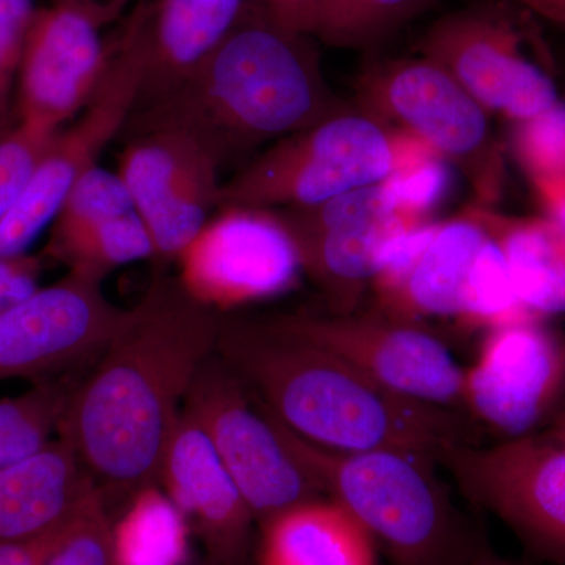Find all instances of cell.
Returning <instances> with one entry per match:
<instances>
[{
    "label": "cell",
    "instance_id": "cell-1",
    "mask_svg": "<svg viewBox=\"0 0 565 565\" xmlns=\"http://www.w3.org/2000/svg\"><path fill=\"white\" fill-rule=\"evenodd\" d=\"M221 316L159 266L120 332L74 386L57 437L79 457L111 515L158 484L185 396L215 352Z\"/></svg>",
    "mask_w": 565,
    "mask_h": 565
},
{
    "label": "cell",
    "instance_id": "cell-2",
    "mask_svg": "<svg viewBox=\"0 0 565 565\" xmlns=\"http://www.w3.org/2000/svg\"><path fill=\"white\" fill-rule=\"evenodd\" d=\"M215 352L264 407L323 448L392 449L438 462L451 445L481 444L479 424L465 412L393 392L264 318L222 315Z\"/></svg>",
    "mask_w": 565,
    "mask_h": 565
},
{
    "label": "cell",
    "instance_id": "cell-3",
    "mask_svg": "<svg viewBox=\"0 0 565 565\" xmlns=\"http://www.w3.org/2000/svg\"><path fill=\"white\" fill-rule=\"evenodd\" d=\"M292 36L278 24L230 32L177 90L134 111L128 137L177 129L223 166L344 111L318 63Z\"/></svg>",
    "mask_w": 565,
    "mask_h": 565
},
{
    "label": "cell",
    "instance_id": "cell-4",
    "mask_svg": "<svg viewBox=\"0 0 565 565\" xmlns=\"http://www.w3.org/2000/svg\"><path fill=\"white\" fill-rule=\"evenodd\" d=\"M258 404L321 493L355 516L393 565H471L489 544L484 523L457 508L433 457L323 448Z\"/></svg>",
    "mask_w": 565,
    "mask_h": 565
},
{
    "label": "cell",
    "instance_id": "cell-5",
    "mask_svg": "<svg viewBox=\"0 0 565 565\" xmlns=\"http://www.w3.org/2000/svg\"><path fill=\"white\" fill-rule=\"evenodd\" d=\"M397 136L364 111H340L278 140L221 185L218 207L299 210L385 181Z\"/></svg>",
    "mask_w": 565,
    "mask_h": 565
},
{
    "label": "cell",
    "instance_id": "cell-6",
    "mask_svg": "<svg viewBox=\"0 0 565 565\" xmlns=\"http://www.w3.org/2000/svg\"><path fill=\"white\" fill-rule=\"evenodd\" d=\"M364 114L401 126L455 163L475 189L479 207L489 210L503 184V158L490 131L486 109L430 58L397 61L363 76Z\"/></svg>",
    "mask_w": 565,
    "mask_h": 565
},
{
    "label": "cell",
    "instance_id": "cell-7",
    "mask_svg": "<svg viewBox=\"0 0 565 565\" xmlns=\"http://www.w3.org/2000/svg\"><path fill=\"white\" fill-rule=\"evenodd\" d=\"M438 465L463 497L500 519L527 555L565 565V446L539 433L449 446Z\"/></svg>",
    "mask_w": 565,
    "mask_h": 565
},
{
    "label": "cell",
    "instance_id": "cell-8",
    "mask_svg": "<svg viewBox=\"0 0 565 565\" xmlns=\"http://www.w3.org/2000/svg\"><path fill=\"white\" fill-rule=\"evenodd\" d=\"M182 408L210 438L256 526L292 505L326 497L282 444L243 379L217 352L200 367Z\"/></svg>",
    "mask_w": 565,
    "mask_h": 565
},
{
    "label": "cell",
    "instance_id": "cell-9",
    "mask_svg": "<svg viewBox=\"0 0 565 565\" xmlns=\"http://www.w3.org/2000/svg\"><path fill=\"white\" fill-rule=\"evenodd\" d=\"M150 44L134 40L106 68L90 102L52 137L35 172L0 223V256L28 253L33 241L54 222L71 188L98 166L104 150L125 132L139 103Z\"/></svg>",
    "mask_w": 565,
    "mask_h": 565
},
{
    "label": "cell",
    "instance_id": "cell-10",
    "mask_svg": "<svg viewBox=\"0 0 565 565\" xmlns=\"http://www.w3.org/2000/svg\"><path fill=\"white\" fill-rule=\"evenodd\" d=\"M264 321L341 356L393 392L463 412V367L419 323L397 321L373 308L348 315L291 311Z\"/></svg>",
    "mask_w": 565,
    "mask_h": 565
},
{
    "label": "cell",
    "instance_id": "cell-11",
    "mask_svg": "<svg viewBox=\"0 0 565 565\" xmlns=\"http://www.w3.org/2000/svg\"><path fill=\"white\" fill-rule=\"evenodd\" d=\"M103 278L68 270L0 313V382L62 377L93 364L129 318Z\"/></svg>",
    "mask_w": 565,
    "mask_h": 565
},
{
    "label": "cell",
    "instance_id": "cell-12",
    "mask_svg": "<svg viewBox=\"0 0 565 565\" xmlns=\"http://www.w3.org/2000/svg\"><path fill=\"white\" fill-rule=\"evenodd\" d=\"M462 405L501 440L542 433L565 405V333L544 319L486 332L463 367Z\"/></svg>",
    "mask_w": 565,
    "mask_h": 565
},
{
    "label": "cell",
    "instance_id": "cell-13",
    "mask_svg": "<svg viewBox=\"0 0 565 565\" xmlns=\"http://www.w3.org/2000/svg\"><path fill=\"white\" fill-rule=\"evenodd\" d=\"M218 210L178 258L182 288L218 315L292 291L303 267L280 215L255 207Z\"/></svg>",
    "mask_w": 565,
    "mask_h": 565
},
{
    "label": "cell",
    "instance_id": "cell-14",
    "mask_svg": "<svg viewBox=\"0 0 565 565\" xmlns=\"http://www.w3.org/2000/svg\"><path fill=\"white\" fill-rule=\"evenodd\" d=\"M281 212L278 215L297 245L303 275L334 315L362 310L386 248L423 223L394 212L382 182L316 206Z\"/></svg>",
    "mask_w": 565,
    "mask_h": 565
},
{
    "label": "cell",
    "instance_id": "cell-15",
    "mask_svg": "<svg viewBox=\"0 0 565 565\" xmlns=\"http://www.w3.org/2000/svg\"><path fill=\"white\" fill-rule=\"evenodd\" d=\"M129 137L118 174L151 234L156 262L166 266L178 262L218 207L222 166L191 134L154 129Z\"/></svg>",
    "mask_w": 565,
    "mask_h": 565
},
{
    "label": "cell",
    "instance_id": "cell-16",
    "mask_svg": "<svg viewBox=\"0 0 565 565\" xmlns=\"http://www.w3.org/2000/svg\"><path fill=\"white\" fill-rule=\"evenodd\" d=\"M487 236L475 214L407 230L386 248L371 282V308L419 326L429 318L457 319L468 274Z\"/></svg>",
    "mask_w": 565,
    "mask_h": 565
},
{
    "label": "cell",
    "instance_id": "cell-17",
    "mask_svg": "<svg viewBox=\"0 0 565 565\" xmlns=\"http://www.w3.org/2000/svg\"><path fill=\"white\" fill-rule=\"evenodd\" d=\"M423 57L444 66L486 110L526 121L559 103L555 82L527 61L503 22L462 14L438 22Z\"/></svg>",
    "mask_w": 565,
    "mask_h": 565
},
{
    "label": "cell",
    "instance_id": "cell-18",
    "mask_svg": "<svg viewBox=\"0 0 565 565\" xmlns=\"http://www.w3.org/2000/svg\"><path fill=\"white\" fill-rule=\"evenodd\" d=\"M158 484L188 520L204 555L218 565H256L258 526L202 426L182 408Z\"/></svg>",
    "mask_w": 565,
    "mask_h": 565
},
{
    "label": "cell",
    "instance_id": "cell-19",
    "mask_svg": "<svg viewBox=\"0 0 565 565\" xmlns=\"http://www.w3.org/2000/svg\"><path fill=\"white\" fill-rule=\"evenodd\" d=\"M106 63L95 24L82 11L32 20L18 68V121L61 131L90 102Z\"/></svg>",
    "mask_w": 565,
    "mask_h": 565
},
{
    "label": "cell",
    "instance_id": "cell-20",
    "mask_svg": "<svg viewBox=\"0 0 565 565\" xmlns=\"http://www.w3.org/2000/svg\"><path fill=\"white\" fill-rule=\"evenodd\" d=\"M98 492L62 437L35 456L0 468V545L24 541L65 522Z\"/></svg>",
    "mask_w": 565,
    "mask_h": 565
},
{
    "label": "cell",
    "instance_id": "cell-21",
    "mask_svg": "<svg viewBox=\"0 0 565 565\" xmlns=\"http://www.w3.org/2000/svg\"><path fill=\"white\" fill-rule=\"evenodd\" d=\"M256 565H379V546L329 497L286 509L258 526Z\"/></svg>",
    "mask_w": 565,
    "mask_h": 565
},
{
    "label": "cell",
    "instance_id": "cell-22",
    "mask_svg": "<svg viewBox=\"0 0 565 565\" xmlns=\"http://www.w3.org/2000/svg\"><path fill=\"white\" fill-rule=\"evenodd\" d=\"M241 6L243 0H166L136 110L166 98L189 79L232 32Z\"/></svg>",
    "mask_w": 565,
    "mask_h": 565
},
{
    "label": "cell",
    "instance_id": "cell-23",
    "mask_svg": "<svg viewBox=\"0 0 565 565\" xmlns=\"http://www.w3.org/2000/svg\"><path fill=\"white\" fill-rule=\"evenodd\" d=\"M503 252L520 302L537 319L565 315V239L544 217L473 212Z\"/></svg>",
    "mask_w": 565,
    "mask_h": 565
},
{
    "label": "cell",
    "instance_id": "cell-24",
    "mask_svg": "<svg viewBox=\"0 0 565 565\" xmlns=\"http://www.w3.org/2000/svg\"><path fill=\"white\" fill-rule=\"evenodd\" d=\"M111 522L114 565L191 564V526L159 484L143 487Z\"/></svg>",
    "mask_w": 565,
    "mask_h": 565
},
{
    "label": "cell",
    "instance_id": "cell-25",
    "mask_svg": "<svg viewBox=\"0 0 565 565\" xmlns=\"http://www.w3.org/2000/svg\"><path fill=\"white\" fill-rule=\"evenodd\" d=\"M44 256L104 280L118 267L154 259L156 252L147 225L134 211L76 228L52 230Z\"/></svg>",
    "mask_w": 565,
    "mask_h": 565
},
{
    "label": "cell",
    "instance_id": "cell-26",
    "mask_svg": "<svg viewBox=\"0 0 565 565\" xmlns=\"http://www.w3.org/2000/svg\"><path fill=\"white\" fill-rule=\"evenodd\" d=\"M76 384L66 375L43 379L28 392L0 399V468L20 463L55 440Z\"/></svg>",
    "mask_w": 565,
    "mask_h": 565
},
{
    "label": "cell",
    "instance_id": "cell-27",
    "mask_svg": "<svg viewBox=\"0 0 565 565\" xmlns=\"http://www.w3.org/2000/svg\"><path fill=\"white\" fill-rule=\"evenodd\" d=\"M527 319L537 318L520 302L503 252L489 234L468 274L457 321L463 329L490 332Z\"/></svg>",
    "mask_w": 565,
    "mask_h": 565
},
{
    "label": "cell",
    "instance_id": "cell-28",
    "mask_svg": "<svg viewBox=\"0 0 565 565\" xmlns=\"http://www.w3.org/2000/svg\"><path fill=\"white\" fill-rule=\"evenodd\" d=\"M426 0H322L311 31L337 46L362 47L414 17Z\"/></svg>",
    "mask_w": 565,
    "mask_h": 565
},
{
    "label": "cell",
    "instance_id": "cell-29",
    "mask_svg": "<svg viewBox=\"0 0 565 565\" xmlns=\"http://www.w3.org/2000/svg\"><path fill=\"white\" fill-rule=\"evenodd\" d=\"M136 211L120 174L96 166L71 188L52 230H70Z\"/></svg>",
    "mask_w": 565,
    "mask_h": 565
},
{
    "label": "cell",
    "instance_id": "cell-30",
    "mask_svg": "<svg viewBox=\"0 0 565 565\" xmlns=\"http://www.w3.org/2000/svg\"><path fill=\"white\" fill-rule=\"evenodd\" d=\"M57 132L18 121L0 137V223L20 199Z\"/></svg>",
    "mask_w": 565,
    "mask_h": 565
},
{
    "label": "cell",
    "instance_id": "cell-31",
    "mask_svg": "<svg viewBox=\"0 0 565 565\" xmlns=\"http://www.w3.org/2000/svg\"><path fill=\"white\" fill-rule=\"evenodd\" d=\"M515 151L531 180L565 177V104L520 121Z\"/></svg>",
    "mask_w": 565,
    "mask_h": 565
},
{
    "label": "cell",
    "instance_id": "cell-32",
    "mask_svg": "<svg viewBox=\"0 0 565 565\" xmlns=\"http://www.w3.org/2000/svg\"><path fill=\"white\" fill-rule=\"evenodd\" d=\"M111 522L114 516L98 490L46 565H114Z\"/></svg>",
    "mask_w": 565,
    "mask_h": 565
},
{
    "label": "cell",
    "instance_id": "cell-33",
    "mask_svg": "<svg viewBox=\"0 0 565 565\" xmlns=\"http://www.w3.org/2000/svg\"><path fill=\"white\" fill-rule=\"evenodd\" d=\"M33 20V0H0V104H9L11 79Z\"/></svg>",
    "mask_w": 565,
    "mask_h": 565
},
{
    "label": "cell",
    "instance_id": "cell-34",
    "mask_svg": "<svg viewBox=\"0 0 565 565\" xmlns=\"http://www.w3.org/2000/svg\"><path fill=\"white\" fill-rule=\"evenodd\" d=\"M43 256H0V313L35 291L43 274Z\"/></svg>",
    "mask_w": 565,
    "mask_h": 565
},
{
    "label": "cell",
    "instance_id": "cell-35",
    "mask_svg": "<svg viewBox=\"0 0 565 565\" xmlns=\"http://www.w3.org/2000/svg\"><path fill=\"white\" fill-rule=\"evenodd\" d=\"M82 509L76 515L58 523V525L51 527V530L44 531V533L24 539V541L0 545V565H46L51 556L54 555L55 550L58 548V545L70 534L71 527L76 523Z\"/></svg>",
    "mask_w": 565,
    "mask_h": 565
},
{
    "label": "cell",
    "instance_id": "cell-36",
    "mask_svg": "<svg viewBox=\"0 0 565 565\" xmlns=\"http://www.w3.org/2000/svg\"><path fill=\"white\" fill-rule=\"evenodd\" d=\"M533 185L544 207L545 221L565 239V177L535 178Z\"/></svg>",
    "mask_w": 565,
    "mask_h": 565
},
{
    "label": "cell",
    "instance_id": "cell-37",
    "mask_svg": "<svg viewBox=\"0 0 565 565\" xmlns=\"http://www.w3.org/2000/svg\"><path fill=\"white\" fill-rule=\"evenodd\" d=\"M321 2L322 0H274L278 25L294 33L313 28Z\"/></svg>",
    "mask_w": 565,
    "mask_h": 565
},
{
    "label": "cell",
    "instance_id": "cell-38",
    "mask_svg": "<svg viewBox=\"0 0 565 565\" xmlns=\"http://www.w3.org/2000/svg\"><path fill=\"white\" fill-rule=\"evenodd\" d=\"M539 17L565 25V0H515Z\"/></svg>",
    "mask_w": 565,
    "mask_h": 565
},
{
    "label": "cell",
    "instance_id": "cell-39",
    "mask_svg": "<svg viewBox=\"0 0 565 565\" xmlns=\"http://www.w3.org/2000/svg\"><path fill=\"white\" fill-rule=\"evenodd\" d=\"M471 565H527V564L515 563V561H511V559H508V557L498 555V553L494 552L492 542H489V544H487L484 546V548L481 550V553H479V555L476 556V559L473 561V564H471Z\"/></svg>",
    "mask_w": 565,
    "mask_h": 565
},
{
    "label": "cell",
    "instance_id": "cell-40",
    "mask_svg": "<svg viewBox=\"0 0 565 565\" xmlns=\"http://www.w3.org/2000/svg\"><path fill=\"white\" fill-rule=\"evenodd\" d=\"M542 434L548 435V437L556 440L557 444L565 446V405L563 411L552 419V423L542 430Z\"/></svg>",
    "mask_w": 565,
    "mask_h": 565
},
{
    "label": "cell",
    "instance_id": "cell-41",
    "mask_svg": "<svg viewBox=\"0 0 565 565\" xmlns=\"http://www.w3.org/2000/svg\"><path fill=\"white\" fill-rule=\"evenodd\" d=\"M14 125L13 117H11L10 106L0 107V137L3 136L11 126Z\"/></svg>",
    "mask_w": 565,
    "mask_h": 565
},
{
    "label": "cell",
    "instance_id": "cell-42",
    "mask_svg": "<svg viewBox=\"0 0 565 565\" xmlns=\"http://www.w3.org/2000/svg\"><path fill=\"white\" fill-rule=\"evenodd\" d=\"M189 565H218V564L212 563V561L207 559L206 556H202V557H200V559L193 561V563H191Z\"/></svg>",
    "mask_w": 565,
    "mask_h": 565
},
{
    "label": "cell",
    "instance_id": "cell-43",
    "mask_svg": "<svg viewBox=\"0 0 565 565\" xmlns=\"http://www.w3.org/2000/svg\"><path fill=\"white\" fill-rule=\"evenodd\" d=\"M10 104H0V107H9Z\"/></svg>",
    "mask_w": 565,
    "mask_h": 565
}]
</instances>
